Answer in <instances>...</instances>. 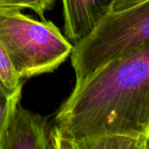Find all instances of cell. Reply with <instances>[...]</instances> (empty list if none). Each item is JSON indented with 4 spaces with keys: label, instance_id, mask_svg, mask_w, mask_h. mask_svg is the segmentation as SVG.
<instances>
[{
    "label": "cell",
    "instance_id": "cell-1",
    "mask_svg": "<svg viewBox=\"0 0 149 149\" xmlns=\"http://www.w3.org/2000/svg\"><path fill=\"white\" fill-rule=\"evenodd\" d=\"M67 139L149 134V43L116 58L75 87L55 116Z\"/></svg>",
    "mask_w": 149,
    "mask_h": 149
},
{
    "label": "cell",
    "instance_id": "cell-2",
    "mask_svg": "<svg viewBox=\"0 0 149 149\" xmlns=\"http://www.w3.org/2000/svg\"><path fill=\"white\" fill-rule=\"evenodd\" d=\"M0 43L23 79L52 72L74 46L51 21L7 9H0Z\"/></svg>",
    "mask_w": 149,
    "mask_h": 149
},
{
    "label": "cell",
    "instance_id": "cell-3",
    "mask_svg": "<svg viewBox=\"0 0 149 149\" xmlns=\"http://www.w3.org/2000/svg\"><path fill=\"white\" fill-rule=\"evenodd\" d=\"M149 43V0L110 11L86 37L74 44L71 64L79 84L107 62Z\"/></svg>",
    "mask_w": 149,
    "mask_h": 149
},
{
    "label": "cell",
    "instance_id": "cell-4",
    "mask_svg": "<svg viewBox=\"0 0 149 149\" xmlns=\"http://www.w3.org/2000/svg\"><path fill=\"white\" fill-rule=\"evenodd\" d=\"M50 132L46 118L18 102L0 137V149H50Z\"/></svg>",
    "mask_w": 149,
    "mask_h": 149
},
{
    "label": "cell",
    "instance_id": "cell-5",
    "mask_svg": "<svg viewBox=\"0 0 149 149\" xmlns=\"http://www.w3.org/2000/svg\"><path fill=\"white\" fill-rule=\"evenodd\" d=\"M65 34L75 43L90 34L111 11L114 0H61Z\"/></svg>",
    "mask_w": 149,
    "mask_h": 149
},
{
    "label": "cell",
    "instance_id": "cell-6",
    "mask_svg": "<svg viewBox=\"0 0 149 149\" xmlns=\"http://www.w3.org/2000/svg\"><path fill=\"white\" fill-rule=\"evenodd\" d=\"M51 148L56 149H149V134H109L79 139L61 136L51 129Z\"/></svg>",
    "mask_w": 149,
    "mask_h": 149
},
{
    "label": "cell",
    "instance_id": "cell-7",
    "mask_svg": "<svg viewBox=\"0 0 149 149\" xmlns=\"http://www.w3.org/2000/svg\"><path fill=\"white\" fill-rule=\"evenodd\" d=\"M0 83L11 95H21L23 79L18 74L2 44L0 43Z\"/></svg>",
    "mask_w": 149,
    "mask_h": 149
},
{
    "label": "cell",
    "instance_id": "cell-8",
    "mask_svg": "<svg viewBox=\"0 0 149 149\" xmlns=\"http://www.w3.org/2000/svg\"><path fill=\"white\" fill-rule=\"evenodd\" d=\"M54 3V0H0V9L21 10L28 8L44 20L45 13L52 8Z\"/></svg>",
    "mask_w": 149,
    "mask_h": 149
},
{
    "label": "cell",
    "instance_id": "cell-9",
    "mask_svg": "<svg viewBox=\"0 0 149 149\" xmlns=\"http://www.w3.org/2000/svg\"><path fill=\"white\" fill-rule=\"evenodd\" d=\"M21 95H11L0 83V137Z\"/></svg>",
    "mask_w": 149,
    "mask_h": 149
},
{
    "label": "cell",
    "instance_id": "cell-10",
    "mask_svg": "<svg viewBox=\"0 0 149 149\" xmlns=\"http://www.w3.org/2000/svg\"><path fill=\"white\" fill-rule=\"evenodd\" d=\"M144 0H115L114 1V9L117 10H126L131 6H133Z\"/></svg>",
    "mask_w": 149,
    "mask_h": 149
}]
</instances>
